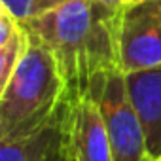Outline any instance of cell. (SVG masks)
I'll use <instances>...</instances> for the list:
<instances>
[{"label": "cell", "instance_id": "6da1fadb", "mask_svg": "<svg viewBox=\"0 0 161 161\" xmlns=\"http://www.w3.org/2000/svg\"><path fill=\"white\" fill-rule=\"evenodd\" d=\"M123 10L95 0H72L51 12L32 15L23 27L55 55L68 97L89 95L93 84L119 68V25Z\"/></svg>", "mask_w": 161, "mask_h": 161}, {"label": "cell", "instance_id": "7a4b0ae2", "mask_svg": "<svg viewBox=\"0 0 161 161\" xmlns=\"http://www.w3.org/2000/svg\"><path fill=\"white\" fill-rule=\"evenodd\" d=\"M29 32V31H27ZM68 97L55 55L29 32V46L0 89V140L27 136L53 121Z\"/></svg>", "mask_w": 161, "mask_h": 161}, {"label": "cell", "instance_id": "3957f363", "mask_svg": "<svg viewBox=\"0 0 161 161\" xmlns=\"http://www.w3.org/2000/svg\"><path fill=\"white\" fill-rule=\"evenodd\" d=\"M89 95L101 108L112 146V159L150 161L144 131L127 89L125 74L119 68L106 72L93 84Z\"/></svg>", "mask_w": 161, "mask_h": 161}, {"label": "cell", "instance_id": "277c9868", "mask_svg": "<svg viewBox=\"0 0 161 161\" xmlns=\"http://www.w3.org/2000/svg\"><path fill=\"white\" fill-rule=\"evenodd\" d=\"M161 64V6L155 0L127 4L119 25V70L123 74Z\"/></svg>", "mask_w": 161, "mask_h": 161}, {"label": "cell", "instance_id": "5b68a950", "mask_svg": "<svg viewBox=\"0 0 161 161\" xmlns=\"http://www.w3.org/2000/svg\"><path fill=\"white\" fill-rule=\"evenodd\" d=\"M63 150L70 161H114L101 108L91 95L66 97L63 110Z\"/></svg>", "mask_w": 161, "mask_h": 161}, {"label": "cell", "instance_id": "8992f818", "mask_svg": "<svg viewBox=\"0 0 161 161\" xmlns=\"http://www.w3.org/2000/svg\"><path fill=\"white\" fill-rule=\"evenodd\" d=\"M127 89L138 114L150 161H161V64L125 74Z\"/></svg>", "mask_w": 161, "mask_h": 161}, {"label": "cell", "instance_id": "52a82bcc", "mask_svg": "<svg viewBox=\"0 0 161 161\" xmlns=\"http://www.w3.org/2000/svg\"><path fill=\"white\" fill-rule=\"evenodd\" d=\"M63 110L46 127L27 136L0 140V161H46L63 144Z\"/></svg>", "mask_w": 161, "mask_h": 161}, {"label": "cell", "instance_id": "ba28073f", "mask_svg": "<svg viewBox=\"0 0 161 161\" xmlns=\"http://www.w3.org/2000/svg\"><path fill=\"white\" fill-rule=\"evenodd\" d=\"M27 46H29V32L25 27H21L19 32H15L10 40L0 44V89L12 78L21 57L27 51Z\"/></svg>", "mask_w": 161, "mask_h": 161}, {"label": "cell", "instance_id": "9c48e42d", "mask_svg": "<svg viewBox=\"0 0 161 161\" xmlns=\"http://www.w3.org/2000/svg\"><path fill=\"white\" fill-rule=\"evenodd\" d=\"M0 4L19 23H27L32 15V0H0Z\"/></svg>", "mask_w": 161, "mask_h": 161}, {"label": "cell", "instance_id": "30bf717a", "mask_svg": "<svg viewBox=\"0 0 161 161\" xmlns=\"http://www.w3.org/2000/svg\"><path fill=\"white\" fill-rule=\"evenodd\" d=\"M68 2H72V0H32V15L51 12V10H55V8H59L63 4H68Z\"/></svg>", "mask_w": 161, "mask_h": 161}, {"label": "cell", "instance_id": "8fae6325", "mask_svg": "<svg viewBox=\"0 0 161 161\" xmlns=\"http://www.w3.org/2000/svg\"><path fill=\"white\" fill-rule=\"evenodd\" d=\"M46 161H70V157L66 155V152L63 150V144H61V146H59V148H57V150H55Z\"/></svg>", "mask_w": 161, "mask_h": 161}, {"label": "cell", "instance_id": "7c38bea8", "mask_svg": "<svg viewBox=\"0 0 161 161\" xmlns=\"http://www.w3.org/2000/svg\"><path fill=\"white\" fill-rule=\"evenodd\" d=\"M95 2H99L103 6H108L112 10H123L125 8V0H95Z\"/></svg>", "mask_w": 161, "mask_h": 161}, {"label": "cell", "instance_id": "4fadbf2b", "mask_svg": "<svg viewBox=\"0 0 161 161\" xmlns=\"http://www.w3.org/2000/svg\"><path fill=\"white\" fill-rule=\"evenodd\" d=\"M138 2H144V0H125V6L127 4H138Z\"/></svg>", "mask_w": 161, "mask_h": 161}, {"label": "cell", "instance_id": "5bb4252c", "mask_svg": "<svg viewBox=\"0 0 161 161\" xmlns=\"http://www.w3.org/2000/svg\"><path fill=\"white\" fill-rule=\"evenodd\" d=\"M155 2H157V4H159V6H161V0H155Z\"/></svg>", "mask_w": 161, "mask_h": 161}]
</instances>
